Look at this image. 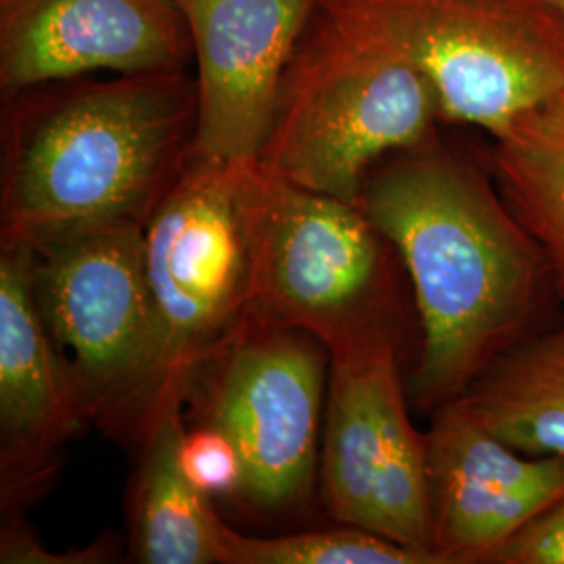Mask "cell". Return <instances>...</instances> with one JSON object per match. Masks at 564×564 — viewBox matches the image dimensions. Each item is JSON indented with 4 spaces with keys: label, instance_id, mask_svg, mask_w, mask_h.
I'll return each mask as SVG.
<instances>
[{
    "label": "cell",
    "instance_id": "6da1fadb",
    "mask_svg": "<svg viewBox=\"0 0 564 564\" xmlns=\"http://www.w3.org/2000/svg\"><path fill=\"white\" fill-rule=\"evenodd\" d=\"M360 205L412 284L421 343L416 408L460 400L558 303L540 245L505 202L489 165L442 137L381 163Z\"/></svg>",
    "mask_w": 564,
    "mask_h": 564
},
{
    "label": "cell",
    "instance_id": "7a4b0ae2",
    "mask_svg": "<svg viewBox=\"0 0 564 564\" xmlns=\"http://www.w3.org/2000/svg\"><path fill=\"white\" fill-rule=\"evenodd\" d=\"M4 102L2 241L147 226L195 144L186 72L51 82Z\"/></svg>",
    "mask_w": 564,
    "mask_h": 564
},
{
    "label": "cell",
    "instance_id": "3957f363",
    "mask_svg": "<svg viewBox=\"0 0 564 564\" xmlns=\"http://www.w3.org/2000/svg\"><path fill=\"white\" fill-rule=\"evenodd\" d=\"M440 123L419 69L354 41L316 9L282 74L256 163L274 178L360 203L372 172L437 141Z\"/></svg>",
    "mask_w": 564,
    "mask_h": 564
},
{
    "label": "cell",
    "instance_id": "277c9868",
    "mask_svg": "<svg viewBox=\"0 0 564 564\" xmlns=\"http://www.w3.org/2000/svg\"><path fill=\"white\" fill-rule=\"evenodd\" d=\"M318 11L419 69L444 123L491 139L564 90V15L552 0H318Z\"/></svg>",
    "mask_w": 564,
    "mask_h": 564
},
{
    "label": "cell",
    "instance_id": "5b68a950",
    "mask_svg": "<svg viewBox=\"0 0 564 564\" xmlns=\"http://www.w3.org/2000/svg\"><path fill=\"white\" fill-rule=\"evenodd\" d=\"M251 316L310 333L330 356L402 337V262L360 203L274 178L247 184Z\"/></svg>",
    "mask_w": 564,
    "mask_h": 564
},
{
    "label": "cell",
    "instance_id": "8992f818",
    "mask_svg": "<svg viewBox=\"0 0 564 564\" xmlns=\"http://www.w3.org/2000/svg\"><path fill=\"white\" fill-rule=\"evenodd\" d=\"M253 165L191 158L144 226L155 364L139 437L160 403L186 398L203 364L251 318Z\"/></svg>",
    "mask_w": 564,
    "mask_h": 564
},
{
    "label": "cell",
    "instance_id": "52a82bcc",
    "mask_svg": "<svg viewBox=\"0 0 564 564\" xmlns=\"http://www.w3.org/2000/svg\"><path fill=\"white\" fill-rule=\"evenodd\" d=\"M44 330L88 421L141 431L155 364L144 226H109L28 245Z\"/></svg>",
    "mask_w": 564,
    "mask_h": 564
},
{
    "label": "cell",
    "instance_id": "ba28073f",
    "mask_svg": "<svg viewBox=\"0 0 564 564\" xmlns=\"http://www.w3.org/2000/svg\"><path fill=\"white\" fill-rule=\"evenodd\" d=\"M328 372L330 354L316 337L251 316L195 375L186 402L239 449L235 502L249 514L282 519L310 505Z\"/></svg>",
    "mask_w": 564,
    "mask_h": 564
},
{
    "label": "cell",
    "instance_id": "9c48e42d",
    "mask_svg": "<svg viewBox=\"0 0 564 564\" xmlns=\"http://www.w3.org/2000/svg\"><path fill=\"white\" fill-rule=\"evenodd\" d=\"M402 337L330 356L321 484L328 514L410 547L431 550L426 433L410 419L400 370Z\"/></svg>",
    "mask_w": 564,
    "mask_h": 564
},
{
    "label": "cell",
    "instance_id": "30bf717a",
    "mask_svg": "<svg viewBox=\"0 0 564 564\" xmlns=\"http://www.w3.org/2000/svg\"><path fill=\"white\" fill-rule=\"evenodd\" d=\"M197 67L191 158L256 163L282 74L318 0H176Z\"/></svg>",
    "mask_w": 564,
    "mask_h": 564
},
{
    "label": "cell",
    "instance_id": "8fae6325",
    "mask_svg": "<svg viewBox=\"0 0 564 564\" xmlns=\"http://www.w3.org/2000/svg\"><path fill=\"white\" fill-rule=\"evenodd\" d=\"M431 416V550L440 564H487L510 535L564 496V458L508 444L463 398Z\"/></svg>",
    "mask_w": 564,
    "mask_h": 564
},
{
    "label": "cell",
    "instance_id": "7c38bea8",
    "mask_svg": "<svg viewBox=\"0 0 564 564\" xmlns=\"http://www.w3.org/2000/svg\"><path fill=\"white\" fill-rule=\"evenodd\" d=\"M191 63L176 0H0L4 99L97 72H186Z\"/></svg>",
    "mask_w": 564,
    "mask_h": 564
},
{
    "label": "cell",
    "instance_id": "4fadbf2b",
    "mask_svg": "<svg viewBox=\"0 0 564 564\" xmlns=\"http://www.w3.org/2000/svg\"><path fill=\"white\" fill-rule=\"evenodd\" d=\"M42 324L23 242L0 256V460L4 500H25L55 470L61 445L86 423Z\"/></svg>",
    "mask_w": 564,
    "mask_h": 564
},
{
    "label": "cell",
    "instance_id": "5bb4252c",
    "mask_svg": "<svg viewBox=\"0 0 564 564\" xmlns=\"http://www.w3.org/2000/svg\"><path fill=\"white\" fill-rule=\"evenodd\" d=\"M184 403L182 395L163 400L141 433V464L130 502L137 563L223 564V519L182 468Z\"/></svg>",
    "mask_w": 564,
    "mask_h": 564
},
{
    "label": "cell",
    "instance_id": "9a60e30c",
    "mask_svg": "<svg viewBox=\"0 0 564 564\" xmlns=\"http://www.w3.org/2000/svg\"><path fill=\"white\" fill-rule=\"evenodd\" d=\"M491 141L485 162L508 207L540 245L564 305V90L517 116Z\"/></svg>",
    "mask_w": 564,
    "mask_h": 564
},
{
    "label": "cell",
    "instance_id": "2e32d148",
    "mask_svg": "<svg viewBox=\"0 0 564 564\" xmlns=\"http://www.w3.org/2000/svg\"><path fill=\"white\" fill-rule=\"evenodd\" d=\"M463 400L521 452L564 458V318L512 347Z\"/></svg>",
    "mask_w": 564,
    "mask_h": 564
},
{
    "label": "cell",
    "instance_id": "e0dca14e",
    "mask_svg": "<svg viewBox=\"0 0 564 564\" xmlns=\"http://www.w3.org/2000/svg\"><path fill=\"white\" fill-rule=\"evenodd\" d=\"M223 564H433L429 556L360 527L249 538L223 524Z\"/></svg>",
    "mask_w": 564,
    "mask_h": 564
},
{
    "label": "cell",
    "instance_id": "ac0fdd59",
    "mask_svg": "<svg viewBox=\"0 0 564 564\" xmlns=\"http://www.w3.org/2000/svg\"><path fill=\"white\" fill-rule=\"evenodd\" d=\"M181 463L186 477L207 498H232L242 481L239 449L212 424L186 429L181 444Z\"/></svg>",
    "mask_w": 564,
    "mask_h": 564
},
{
    "label": "cell",
    "instance_id": "d6986e66",
    "mask_svg": "<svg viewBox=\"0 0 564 564\" xmlns=\"http://www.w3.org/2000/svg\"><path fill=\"white\" fill-rule=\"evenodd\" d=\"M487 564H564V496L510 535Z\"/></svg>",
    "mask_w": 564,
    "mask_h": 564
},
{
    "label": "cell",
    "instance_id": "ffe728a7",
    "mask_svg": "<svg viewBox=\"0 0 564 564\" xmlns=\"http://www.w3.org/2000/svg\"><path fill=\"white\" fill-rule=\"evenodd\" d=\"M552 2L558 7V11L564 15V0H552Z\"/></svg>",
    "mask_w": 564,
    "mask_h": 564
}]
</instances>
